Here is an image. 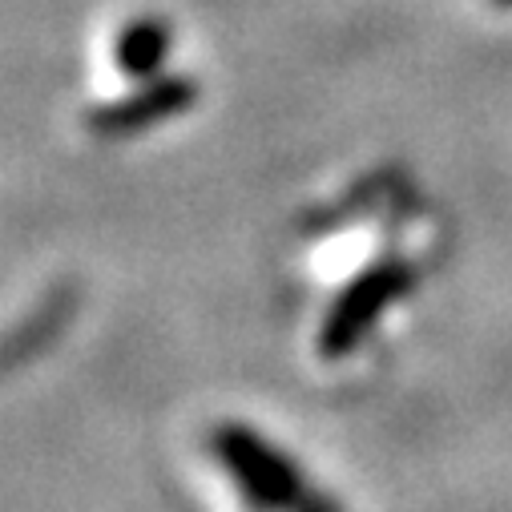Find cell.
I'll return each mask as SVG.
<instances>
[{
	"label": "cell",
	"mask_w": 512,
	"mask_h": 512,
	"mask_svg": "<svg viewBox=\"0 0 512 512\" xmlns=\"http://www.w3.org/2000/svg\"><path fill=\"white\" fill-rule=\"evenodd\" d=\"M214 456L234 476L242 496L263 512H291L307 496L295 464L279 448H271L263 436L246 432L242 424H222L214 432Z\"/></svg>",
	"instance_id": "7a4b0ae2"
},
{
	"label": "cell",
	"mask_w": 512,
	"mask_h": 512,
	"mask_svg": "<svg viewBox=\"0 0 512 512\" xmlns=\"http://www.w3.org/2000/svg\"><path fill=\"white\" fill-rule=\"evenodd\" d=\"M412 287V267L404 259H379L363 267L331 303V311L319 323V355L323 359H343L351 355L371 327L388 315Z\"/></svg>",
	"instance_id": "6da1fadb"
},
{
	"label": "cell",
	"mask_w": 512,
	"mask_h": 512,
	"mask_svg": "<svg viewBox=\"0 0 512 512\" xmlns=\"http://www.w3.org/2000/svg\"><path fill=\"white\" fill-rule=\"evenodd\" d=\"M194 97H198V85L190 77L158 73V77L142 81L134 93L89 109L85 125H89V134H97V138H130V134L154 130V125L186 113L194 105Z\"/></svg>",
	"instance_id": "3957f363"
},
{
	"label": "cell",
	"mask_w": 512,
	"mask_h": 512,
	"mask_svg": "<svg viewBox=\"0 0 512 512\" xmlns=\"http://www.w3.org/2000/svg\"><path fill=\"white\" fill-rule=\"evenodd\" d=\"M170 25L158 21V17H138L134 25H125L113 41V65L117 73L125 77H134V81H150L158 77V69L166 65L170 57Z\"/></svg>",
	"instance_id": "277c9868"
},
{
	"label": "cell",
	"mask_w": 512,
	"mask_h": 512,
	"mask_svg": "<svg viewBox=\"0 0 512 512\" xmlns=\"http://www.w3.org/2000/svg\"><path fill=\"white\" fill-rule=\"evenodd\" d=\"M295 512H335L327 500H319V496H303V504L295 508Z\"/></svg>",
	"instance_id": "5b68a950"
},
{
	"label": "cell",
	"mask_w": 512,
	"mask_h": 512,
	"mask_svg": "<svg viewBox=\"0 0 512 512\" xmlns=\"http://www.w3.org/2000/svg\"><path fill=\"white\" fill-rule=\"evenodd\" d=\"M496 5H504V9H512V0H496Z\"/></svg>",
	"instance_id": "8992f818"
}]
</instances>
